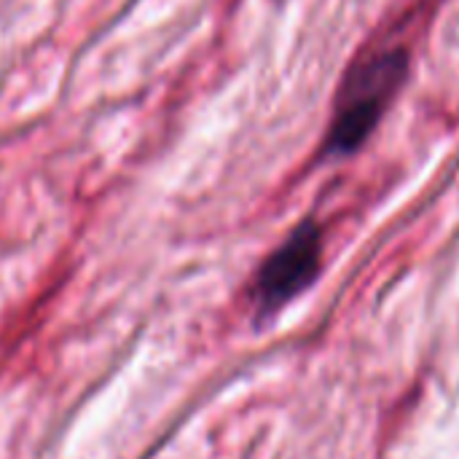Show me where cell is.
Returning <instances> with one entry per match:
<instances>
[{"label":"cell","instance_id":"obj_1","mask_svg":"<svg viewBox=\"0 0 459 459\" xmlns=\"http://www.w3.org/2000/svg\"><path fill=\"white\" fill-rule=\"evenodd\" d=\"M409 75V51L387 48L355 65L339 91L336 116L328 129L325 153L344 156L358 151L377 129L385 110L401 91Z\"/></svg>","mask_w":459,"mask_h":459},{"label":"cell","instance_id":"obj_2","mask_svg":"<svg viewBox=\"0 0 459 459\" xmlns=\"http://www.w3.org/2000/svg\"><path fill=\"white\" fill-rule=\"evenodd\" d=\"M323 269V229L315 218L301 221L288 239L258 266L250 301L255 317L266 320L315 285Z\"/></svg>","mask_w":459,"mask_h":459}]
</instances>
